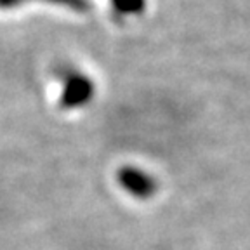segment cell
Masks as SVG:
<instances>
[{
    "instance_id": "cell-1",
    "label": "cell",
    "mask_w": 250,
    "mask_h": 250,
    "mask_svg": "<svg viewBox=\"0 0 250 250\" xmlns=\"http://www.w3.org/2000/svg\"><path fill=\"white\" fill-rule=\"evenodd\" d=\"M117 179L122 189L137 200L151 198L158 189V183H156L155 177L149 172L143 170L139 167H134V165H127V167L120 168Z\"/></svg>"
},
{
    "instance_id": "cell-2",
    "label": "cell",
    "mask_w": 250,
    "mask_h": 250,
    "mask_svg": "<svg viewBox=\"0 0 250 250\" xmlns=\"http://www.w3.org/2000/svg\"><path fill=\"white\" fill-rule=\"evenodd\" d=\"M94 83L87 75L70 70L62 77L61 104L64 108H80L85 106L94 96Z\"/></svg>"
},
{
    "instance_id": "cell-3",
    "label": "cell",
    "mask_w": 250,
    "mask_h": 250,
    "mask_svg": "<svg viewBox=\"0 0 250 250\" xmlns=\"http://www.w3.org/2000/svg\"><path fill=\"white\" fill-rule=\"evenodd\" d=\"M111 4L120 16H137L145 11L146 0H111Z\"/></svg>"
}]
</instances>
